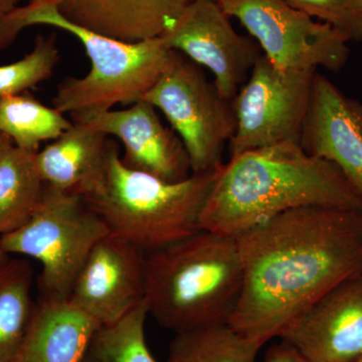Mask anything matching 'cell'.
I'll use <instances>...</instances> for the list:
<instances>
[{"mask_svg": "<svg viewBox=\"0 0 362 362\" xmlns=\"http://www.w3.org/2000/svg\"><path fill=\"white\" fill-rule=\"evenodd\" d=\"M237 240L244 282L228 324L240 337L263 345L362 268L361 211L298 207Z\"/></svg>", "mask_w": 362, "mask_h": 362, "instance_id": "cell-1", "label": "cell"}, {"mask_svg": "<svg viewBox=\"0 0 362 362\" xmlns=\"http://www.w3.org/2000/svg\"><path fill=\"white\" fill-rule=\"evenodd\" d=\"M304 206L362 211V195L332 162L309 156L299 143H281L221 164L199 228L238 238L278 214Z\"/></svg>", "mask_w": 362, "mask_h": 362, "instance_id": "cell-2", "label": "cell"}, {"mask_svg": "<svg viewBox=\"0 0 362 362\" xmlns=\"http://www.w3.org/2000/svg\"><path fill=\"white\" fill-rule=\"evenodd\" d=\"M243 282L237 238L199 230L145 255L147 310L175 333L228 324Z\"/></svg>", "mask_w": 362, "mask_h": 362, "instance_id": "cell-3", "label": "cell"}, {"mask_svg": "<svg viewBox=\"0 0 362 362\" xmlns=\"http://www.w3.org/2000/svg\"><path fill=\"white\" fill-rule=\"evenodd\" d=\"M54 0L28 2L0 18V49L13 44L25 28L49 25L77 37L90 62L85 77L68 78L59 85L52 103L63 114L112 110L117 104L142 100L165 70L173 49L161 37L127 44L74 25L62 16Z\"/></svg>", "mask_w": 362, "mask_h": 362, "instance_id": "cell-4", "label": "cell"}, {"mask_svg": "<svg viewBox=\"0 0 362 362\" xmlns=\"http://www.w3.org/2000/svg\"><path fill=\"white\" fill-rule=\"evenodd\" d=\"M216 170L168 182L124 165L118 146L109 141L103 173L84 199L111 235L146 255L201 230L199 216Z\"/></svg>", "mask_w": 362, "mask_h": 362, "instance_id": "cell-5", "label": "cell"}, {"mask_svg": "<svg viewBox=\"0 0 362 362\" xmlns=\"http://www.w3.org/2000/svg\"><path fill=\"white\" fill-rule=\"evenodd\" d=\"M108 228L82 195L45 187L30 220L0 235L8 256L40 262V299L68 301L78 272Z\"/></svg>", "mask_w": 362, "mask_h": 362, "instance_id": "cell-6", "label": "cell"}, {"mask_svg": "<svg viewBox=\"0 0 362 362\" xmlns=\"http://www.w3.org/2000/svg\"><path fill=\"white\" fill-rule=\"evenodd\" d=\"M142 100L168 119L187 149L192 173H211L223 163V150L237 127L235 111L201 66L173 51Z\"/></svg>", "mask_w": 362, "mask_h": 362, "instance_id": "cell-7", "label": "cell"}, {"mask_svg": "<svg viewBox=\"0 0 362 362\" xmlns=\"http://www.w3.org/2000/svg\"><path fill=\"white\" fill-rule=\"evenodd\" d=\"M316 70H282L259 57L233 98L237 127L230 157L281 143H299Z\"/></svg>", "mask_w": 362, "mask_h": 362, "instance_id": "cell-8", "label": "cell"}, {"mask_svg": "<svg viewBox=\"0 0 362 362\" xmlns=\"http://www.w3.org/2000/svg\"><path fill=\"white\" fill-rule=\"evenodd\" d=\"M258 42L262 52L282 70L338 73L349 58V40L334 28L317 23L285 0H218Z\"/></svg>", "mask_w": 362, "mask_h": 362, "instance_id": "cell-9", "label": "cell"}, {"mask_svg": "<svg viewBox=\"0 0 362 362\" xmlns=\"http://www.w3.org/2000/svg\"><path fill=\"white\" fill-rule=\"evenodd\" d=\"M161 39L168 49L211 71L218 92L230 101L263 54L252 37L235 32L218 0H194Z\"/></svg>", "mask_w": 362, "mask_h": 362, "instance_id": "cell-10", "label": "cell"}, {"mask_svg": "<svg viewBox=\"0 0 362 362\" xmlns=\"http://www.w3.org/2000/svg\"><path fill=\"white\" fill-rule=\"evenodd\" d=\"M144 296V252L109 233L86 259L68 302L102 326L128 315Z\"/></svg>", "mask_w": 362, "mask_h": 362, "instance_id": "cell-11", "label": "cell"}, {"mask_svg": "<svg viewBox=\"0 0 362 362\" xmlns=\"http://www.w3.org/2000/svg\"><path fill=\"white\" fill-rule=\"evenodd\" d=\"M73 122L90 126L118 138L124 147V165L168 182L192 175L187 149L173 129L162 124L157 109L144 100L124 110L71 114Z\"/></svg>", "mask_w": 362, "mask_h": 362, "instance_id": "cell-12", "label": "cell"}, {"mask_svg": "<svg viewBox=\"0 0 362 362\" xmlns=\"http://www.w3.org/2000/svg\"><path fill=\"white\" fill-rule=\"evenodd\" d=\"M280 338L312 362L358 361L362 357V268L319 298Z\"/></svg>", "mask_w": 362, "mask_h": 362, "instance_id": "cell-13", "label": "cell"}, {"mask_svg": "<svg viewBox=\"0 0 362 362\" xmlns=\"http://www.w3.org/2000/svg\"><path fill=\"white\" fill-rule=\"evenodd\" d=\"M299 144L335 164L362 195V104L318 71Z\"/></svg>", "mask_w": 362, "mask_h": 362, "instance_id": "cell-14", "label": "cell"}, {"mask_svg": "<svg viewBox=\"0 0 362 362\" xmlns=\"http://www.w3.org/2000/svg\"><path fill=\"white\" fill-rule=\"evenodd\" d=\"M194 0H59L63 18L98 35L137 44L159 39Z\"/></svg>", "mask_w": 362, "mask_h": 362, "instance_id": "cell-15", "label": "cell"}, {"mask_svg": "<svg viewBox=\"0 0 362 362\" xmlns=\"http://www.w3.org/2000/svg\"><path fill=\"white\" fill-rule=\"evenodd\" d=\"M109 141L104 133L73 122L63 134L37 152L35 161L45 187L86 197L103 173Z\"/></svg>", "mask_w": 362, "mask_h": 362, "instance_id": "cell-16", "label": "cell"}, {"mask_svg": "<svg viewBox=\"0 0 362 362\" xmlns=\"http://www.w3.org/2000/svg\"><path fill=\"white\" fill-rule=\"evenodd\" d=\"M100 326L68 301L40 299L9 362H81Z\"/></svg>", "mask_w": 362, "mask_h": 362, "instance_id": "cell-17", "label": "cell"}, {"mask_svg": "<svg viewBox=\"0 0 362 362\" xmlns=\"http://www.w3.org/2000/svg\"><path fill=\"white\" fill-rule=\"evenodd\" d=\"M35 156L13 144L0 154V235L25 226L39 206L45 183Z\"/></svg>", "mask_w": 362, "mask_h": 362, "instance_id": "cell-18", "label": "cell"}, {"mask_svg": "<svg viewBox=\"0 0 362 362\" xmlns=\"http://www.w3.org/2000/svg\"><path fill=\"white\" fill-rule=\"evenodd\" d=\"M33 268L28 259H7L0 266V362H9L32 320Z\"/></svg>", "mask_w": 362, "mask_h": 362, "instance_id": "cell-19", "label": "cell"}, {"mask_svg": "<svg viewBox=\"0 0 362 362\" xmlns=\"http://www.w3.org/2000/svg\"><path fill=\"white\" fill-rule=\"evenodd\" d=\"M71 124L63 113L40 103L28 92L0 98V132L18 148L40 151L42 142L54 141Z\"/></svg>", "mask_w": 362, "mask_h": 362, "instance_id": "cell-20", "label": "cell"}, {"mask_svg": "<svg viewBox=\"0 0 362 362\" xmlns=\"http://www.w3.org/2000/svg\"><path fill=\"white\" fill-rule=\"evenodd\" d=\"M263 346L223 324L176 333L166 362H255Z\"/></svg>", "mask_w": 362, "mask_h": 362, "instance_id": "cell-21", "label": "cell"}, {"mask_svg": "<svg viewBox=\"0 0 362 362\" xmlns=\"http://www.w3.org/2000/svg\"><path fill=\"white\" fill-rule=\"evenodd\" d=\"M148 315L143 301L121 320L100 326L81 362H158L150 351L145 335Z\"/></svg>", "mask_w": 362, "mask_h": 362, "instance_id": "cell-22", "label": "cell"}, {"mask_svg": "<svg viewBox=\"0 0 362 362\" xmlns=\"http://www.w3.org/2000/svg\"><path fill=\"white\" fill-rule=\"evenodd\" d=\"M59 61L56 35H37L30 54L13 63L0 66V98L23 94L49 80Z\"/></svg>", "mask_w": 362, "mask_h": 362, "instance_id": "cell-23", "label": "cell"}, {"mask_svg": "<svg viewBox=\"0 0 362 362\" xmlns=\"http://www.w3.org/2000/svg\"><path fill=\"white\" fill-rule=\"evenodd\" d=\"M290 6L327 23L349 42H362V0H285Z\"/></svg>", "mask_w": 362, "mask_h": 362, "instance_id": "cell-24", "label": "cell"}, {"mask_svg": "<svg viewBox=\"0 0 362 362\" xmlns=\"http://www.w3.org/2000/svg\"><path fill=\"white\" fill-rule=\"evenodd\" d=\"M264 362H312L297 349L285 341L271 345L267 350Z\"/></svg>", "mask_w": 362, "mask_h": 362, "instance_id": "cell-25", "label": "cell"}, {"mask_svg": "<svg viewBox=\"0 0 362 362\" xmlns=\"http://www.w3.org/2000/svg\"><path fill=\"white\" fill-rule=\"evenodd\" d=\"M21 1V0H0V18L14 11Z\"/></svg>", "mask_w": 362, "mask_h": 362, "instance_id": "cell-26", "label": "cell"}, {"mask_svg": "<svg viewBox=\"0 0 362 362\" xmlns=\"http://www.w3.org/2000/svg\"><path fill=\"white\" fill-rule=\"evenodd\" d=\"M11 144H13V141H11L8 137H6V135H4L0 132V154H1V152L4 151V148H6V147Z\"/></svg>", "mask_w": 362, "mask_h": 362, "instance_id": "cell-27", "label": "cell"}, {"mask_svg": "<svg viewBox=\"0 0 362 362\" xmlns=\"http://www.w3.org/2000/svg\"><path fill=\"white\" fill-rule=\"evenodd\" d=\"M8 259L9 256L6 254V251H4V247H2L1 239H0V266L6 263Z\"/></svg>", "mask_w": 362, "mask_h": 362, "instance_id": "cell-28", "label": "cell"}, {"mask_svg": "<svg viewBox=\"0 0 362 362\" xmlns=\"http://www.w3.org/2000/svg\"><path fill=\"white\" fill-rule=\"evenodd\" d=\"M35 1H42V0H30V2H35ZM54 1H59V0H54Z\"/></svg>", "mask_w": 362, "mask_h": 362, "instance_id": "cell-29", "label": "cell"}, {"mask_svg": "<svg viewBox=\"0 0 362 362\" xmlns=\"http://www.w3.org/2000/svg\"><path fill=\"white\" fill-rule=\"evenodd\" d=\"M357 362H362V357H361V359H359V361H357Z\"/></svg>", "mask_w": 362, "mask_h": 362, "instance_id": "cell-30", "label": "cell"}, {"mask_svg": "<svg viewBox=\"0 0 362 362\" xmlns=\"http://www.w3.org/2000/svg\"></svg>", "mask_w": 362, "mask_h": 362, "instance_id": "cell-31", "label": "cell"}]
</instances>
